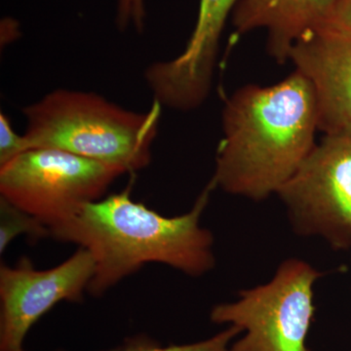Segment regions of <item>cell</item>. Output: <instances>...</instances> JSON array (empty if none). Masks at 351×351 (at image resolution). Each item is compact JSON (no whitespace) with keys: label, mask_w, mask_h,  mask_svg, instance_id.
Returning <instances> with one entry per match:
<instances>
[{"label":"cell","mask_w":351,"mask_h":351,"mask_svg":"<svg viewBox=\"0 0 351 351\" xmlns=\"http://www.w3.org/2000/svg\"><path fill=\"white\" fill-rule=\"evenodd\" d=\"M338 0H239L232 12L237 34L267 32V48L277 63L288 61L298 40L324 27Z\"/></svg>","instance_id":"cell-9"},{"label":"cell","mask_w":351,"mask_h":351,"mask_svg":"<svg viewBox=\"0 0 351 351\" xmlns=\"http://www.w3.org/2000/svg\"><path fill=\"white\" fill-rule=\"evenodd\" d=\"M322 276L306 261L287 258L269 282L240 291L237 302L216 304L210 319L244 332L234 351H311L306 339L315 314L313 288Z\"/></svg>","instance_id":"cell-4"},{"label":"cell","mask_w":351,"mask_h":351,"mask_svg":"<svg viewBox=\"0 0 351 351\" xmlns=\"http://www.w3.org/2000/svg\"><path fill=\"white\" fill-rule=\"evenodd\" d=\"M14 351H24V350H23V348H22V350H14Z\"/></svg>","instance_id":"cell-16"},{"label":"cell","mask_w":351,"mask_h":351,"mask_svg":"<svg viewBox=\"0 0 351 351\" xmlns=\"http://www.w3.org/2000/svg\"><path fill=\"white\" fill-rule=\"evenodd\" d=\"M221 128L215 186L248 199H267L315 147L313 88L297 71L269 86L245 85L226 99Z\"/></svg>","instance_id":"cell-2"},{"label":"cell","mask_w":351,"mask_h":351,"mask_svg":"<svg viewBox=\"0 0 351 351\" xmlns=\"http://www.w3.org/2000/svg\"><path fill=\"white\" fill-rule=\"evenodd\" d=\"M86 249L49 269L34 267L29 258L0 267V351L22 350L32 327L60 302H82L94 276Z\"/></svg>","instance_id":"cell-7"},{"label":"cell","mask_w":351,"mask_h":351,"mask_svg":"<svg viewBox=\"0 0 351 351\" xmlns=\"http://www.w3.org/2000/svg\"><path fill=\"white\" fill-rule=\"evenodd\" d=\"M239 334H242V331L239 327L230 325L223 331L204 341L189 345L167 346L159 345L147 337H136L127 339L125 343L119 348L106 351H234L230 343Z\"/></svg>","instance_id":"cell-12"},{"label":"cell","mask_w":351,"mask_h":351,"mask_svg":"<svg viewBox=\"0 0 351 351\" xmlns=\"http://www.w3.org/2000/svg\"><path fill=\"white\" fill-rule=\"evenodd\" d=\"M162 107L133 112L100 94L57 89L22 108L29 149H54L114 166L126 174L152 162Z\"/></svg>","instance_id":"cell-3"},{"label":"cell","mask_w":351,"mask_h":351,"mask_svg":"<svg viewBox=\"0 0 351 351\" xmlns=\"http://www.w3.org/2000/svg\"><path fill=\"white\" fill-rule=\"evenodd\" d=\"M215 189L210 181L188 213L165 217L133 200L129 184L53 226L49 237L91 254L95 271L88 292L94 297H101L147 263L202 276L216 265L213 234L200 225Z\"/></svg>","instance_id":"cell-1"},{"label":"cell","mask_w":351,"mask_h":351,"mask_svg":"<svg viewBox=\"0 0 351 351\" xmlns=\"http://www.w3.org/2000/svg\"><path fill=\"white\" fill-rule=\"evenodd\" d=\"M29 149L24 134L14 130L10 119L0 113V167L11 162L16 157Z\"/></svg>","instance_id":"cell-14"},{"label":"cell","mask_w":351,"mask_h":351,"mask_svg":"<svg viewBox=\"0 0 351 351\" xmlns=\"http://www.w3.org/2000/svg\"><path fill=\"white\" fill-rule=\"evenodd\" d=\"M147 22L145 0H117L115 25L120 32L133 29L143 32Z\"/></svg>","instance_id":"cell-13"},{"label":"cell","mask_w":351,"mask_h":351,"mask_svg":"<svg viewBox=\"0 0 351 351\" xmlns=\"http://www.w3.org/2000/svg\"><path fill=\"white\" fill-rule=\"evenodd\" d=\"M126 174L114 166L54 149H31L0 167V196L53 226L100 200Z\"/></svg>","instance_id":"cell-5"},{"label":"cell","mask_w":351,"mask_h":351,"mask_svg":"<svg viewBox=\"0 0 351 351\" xmlns=\"http://www.w3.org/2000/svg\"><path fill=\"white\" fill-rule=\"evenodd\" d=\"M20 235L39 240L49 237V230L38 219L0 196V254Z\"/></svg>","instance_id":"cell-11"},{"label":"cell","mask_w":351,"mask_h":351,"mask_svg":"<svg viewBox=\"0 0 351 351\" xmlns=\"http://www.w3.org/2000/svg\"><path fill=\"white\" fill-rule=\"evenodd\" d=\"M323 27L351 36V0H338Z\"/></svg>","instance_id":"cell-15"},{"label":"cell","mask_w":351,"mask_h":351,"mask_svg":"<svg viewBox=\"0 0 351 351\" xmlns=\"http://www.w3.org/2000/svg\"><path fill=\"white\" fill-rule=\"evenodd\" d=\"M295 234L351 248V136L325 135L277 195Z\"/></svg>","instance_id":"cell-6"},{"label":"cell","mask_w":351,"mask_h":351,"mask_svg":"<svg viewBox=\"0 0 351 351\" xmlns=\"http://www.w3.org/2000/svg\"><path fill=\"white\" fill-rule=\"evenodd\" d=\"M239 0H200L197 20L186 48L182 63L200 73L213 71L226 21Z\"/></svg>","instance_id":"cell-10"},{"label":"cell","mask_w":351,"mask_h":351,"mask_svg":"<svg viewBox=\"0 0 351 351\" xmlns=\"http://www.w3.org/2000/svg\"><path fill=\"white\" fill-rule=\"evenodd\" d=\"M289 60L313 88L318 130L351 136V36L320 27L295 43Z\"/></svg>","instance_id":"cell-8"}]
</instances>
